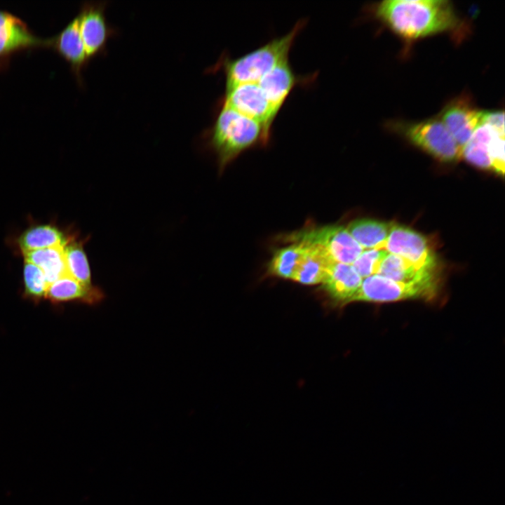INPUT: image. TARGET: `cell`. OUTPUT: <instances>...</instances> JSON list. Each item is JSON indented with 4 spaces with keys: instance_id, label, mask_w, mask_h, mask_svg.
<instances>
[{
    "instance_id": "obj_1",
    "label": "cell",
    "mask_w": 505,
    "mask_h": 505,
    "mask_svg": "<svg viewBox=\"0 0 505 505\" xmlns=\"http://www.w3.org/2000/svg\"><path fill=\"white\" fill-rule=\"evenodd\" d=\"M375 14L407 39L451 30L459 24L452 6L446 0H386L377 6Z\"/></svg>"
},
{
    "instance_id": "obj_2",
    "label": "cell",
    "mask_w": 505,
    "mask_h": 505,
    "mask_svg": "<svg viewBox=\"0 0 505 505\" xmlns=\"http://www.w3.org/2000/svg\"><path fill=\"white\" fill-rule=\"evenodd\" d=\"M218 107L214 122L205 135L222 172L243 152L257 144H267L271 133L258 121L234 109L219 102Z\"/></svg>"
},
{
    "instance_id": "obj_3",
    "label": "cell",
    "mask_w": 505,
    "mask_h": 505,
    "mask_svg": "<svg viewBox=\"0 0 505 505\" xmlns=\"http://www.w3.org/2000/svg\"><path fill=\"white\" fill-rule=\"evenodd\" d=\"M307 19L298 20L285 35L272 39L257 48L236 58L224 53L208 71L220 70L225 77V89L244 83H256L288 56L296 37L306 26Z\"/></svg>"
},
{
    "instance_id": "obj_4",
    "label": "cell",
    "mask_w": 505,
    "mask_h": 505,
    "mask_svg": "<svg viewBox=\"0 0 505 505\" xmlns=\"http://www.w3.org/2000/svg\"><path fill=\"white\" fill-rule=\"evenodd\" d=\"M437 292L438 283L435 278L403 282L375 274L363 279L361 286L348 303H390L407 299H429L435 297Z\"/></svg>"
},
{
    "instance_id": "obj_5",
    "label": "cell",
    "mask_w": 505,
    "mask_h": 505,
    "mask_svg": "<svg viewBox=\"0 0 505 505\" xmlns=\"http://www.w3.org/2000/svg\"><path fill=\"white\" fill-rule=\"evenodd\" d=\"M292 242L304 241L323 248L335 262L352 264L364 249L342 225L308 229L290 236Z\"/></svg>"
},
{
    "instance_id": "obj_6",
    "label": "cell",
    "mask_w": 505,
    "mask_h": 505,
    "mask_svg": "<svg viewBox=\"0 0 505 505\" xmlns=\"http://www.w3.org/2000/svg\"><path fill=\"white\" fill-rule=\"evenodd\" d=\"M405 135L415 144L444 161H455L462 152L440 119L403 125Z\"/></svg>"
},
{
    "instance_id": "obj_7",
    "label": "cell",
    "mask_w": 505,
    "mask_h": 505,
    "mask_svg": "<svg viewBox=\"0 0 505 505\" xmlns=\"http://www.w3.org/2000/svg\"><path fill=\"white\" fill-rule=\"evenodd\" d=\"M219 103L260 123L271 133L272 125L278 114L269 102L257 83H244L225 89Z\"/></svg>"
},
{
    "instance_id": "obj_8",
    "label": "cell",
    "mask_w": 505,
    "mask_h": 505,
    "mask_svg": "<svg viewBox=\"0 0 505 505\" xmlns=\"http://www.w3.org/2000/svg\"><path fill=\"white\" fill-rule=\"evenodd\" d=\"M382 249L431 271L437 266L436 255L426 238L405 226L393 224Z\"/></svg>"
},
{
    "instance_id": "obj_9",
    "label": "cell",
    "mask_w": 505,
    "mask_h": 505,
    "mask_svg": "<svg viewBox=\"0 0 505 505\" xmlns=\"http://www.w3.org/2000/svg\"><path fill=\"white\" fill-rule=\"evenodd\" d=\"M107 1L86 2L78 15L79 29L89 60L106 51L109 38L117 33L116 28L107 21Z\"/></svg>"
},
{
    "instance_id": "obj_10",
    "label": "cell",
    "mask_w": 505,
    "mask_h": 505,
    "mask_svg": "<svg viewBox=\"0 0 505 505\" xmlns=\"http://www.w3.org/2000/svg\"><path fill=\"white\" fill-rule=\"evenodd\" d=\"M316 76L317 73L305 76L296 74L288 59L265 74L257 83L271 105L279 112L296 87L313 83Z\"/></svg>"
},
{
    "instance_id": "obj_11",
    "label": "cell",
    "mask_w": 505,
    "mask_h": 505,
    "mask_svg": "<svg viewBox=\"0 0 505 505\" xmlns=\"http://www.w3.org/2000/svg\"><path fill=\"white\" fill-rule=\"evenodd\" d=\"M51 43L52 39L36 37L21 19L0 10V58L25 49L51 46Z\"/></svg>"
},
{
    "instance_id": "obj_12",
    "label": "cell",
    "mask_w": 505,
    "mask_h": 505,
    "mask_svg": "<svg viewBox=\"0 0 505 505\" xmlns=\"http://www.w3.org/2000/svg\"><path fill=\"white\" fill-rule=\"evenodd\" d=\"M482 112L462 99L453 101L444 109L440 120L461 152L480 124Z\"/></svg>"
},
{
    "instance_id": "obj_13",
    "label": "cell",
    "mask_w": 505,
    "mask_h": 505,
    "mask_svg": "<svg viewBox=\"0 0 505 505\" xmlns=\"http://www.w3.org/2000/svg\"><path fill=\"white\" fill-rule=\"evenodd\" d=\"M297 242L304 244V251L291 280L309 285L322 284L335 262L321 246L309 242Z\"/></svg>"
},
{
    "instance_id": "obj_14",
    "label": "cell",
    "mask_w": 505,
    "mask_h": 505,
    "mask_svg": "<svg viewBox=\"0 0 505 505\" xmlns=\"http://www.w3.org/2000/svg\"><path fill=\"white\" fill-rule=\"evenodd\" d=\"M51 46L69 63L79 80L81 69L88 63L85 46L79 29V20L76 16L55 38Z\"/></svg>"
},
{
    "instance_id": "obj_15",
    "label": "cell",
    "mask_w": 505,
    "mask_h": 505,
    "mask_svg": "<svg viewBox=\"0 0 505 505\" xmlns=\"http://www.w3.org/2000/svg\"><path fill=\"white\" fill-rule=\"evenodd\" d=\"M104 297L98 287L83 285L68 275L50 283L45 297L54 304L73 301L88 304L99 303Z\"/></svg>"
},
{
    "instance_id": "obj_16",
    "label": "cell",
    "mask_w": 505,
    "mask_h": 505,
    "mask_svg": "<svg viewBox=\"0 0 505 505\" xmlns=\"http://www.w3.org/2000/svg\"><path fill=\"white\" fill-rule=\"evenodd\" d=\"M363 278L351 264L335 262L322 283L325 292L339 303L348 304Z\"/></svg>"
},
{
    "instance_id": "obj_17",
    "label": "cell",
    "mask_w": 505,
    "mask_h": 505,
    "mask_svg": "<svg viewBox=\"0 0 505 505\" xmlns=\"http://www.w3.org/2000/svg\"><path fill=\"white\" fill-rule=\"evenodd\" d=\"M74 235L64 232L55 224H35L25 229L16 243L21 253L56 247L65 246Z\"/></svg>"
},
{
    "instance_id": "obj_18",
    "label": "cell",
    "mask_w": 505,
    "mask_h": 505,
    "mask_svg": "<svg viewBox=\"0 0 505 505\" xmlns=\"http://www.w3.org/2000/svg\"><path fill=\"white\" fill-rule=\"evenodd\" d=\"M393 224L372 219H358L351 222L347 231L364 249H382Z\"/></svg>"
},
{
    "instance_id": "obj_19",
    "label": "cell",
    "mask_w": 505,
    "mask_h": 505,
    "mask_svg": "<svg viewBox=\"0 0 505 505\" xmlns=\"http://www.w3.org/2000/svg\"><path fill=\"white\" fill-rule=\"evenodd\" d=\"M64 246H56L22 253L24 261L39 267L48 285L68 275L64 252ZM69 276V275H68Z\"/></svg>"
},
{
    "instance_id": "obj_20",
    "label": "cell",
    "mask_w": 505,
    "mask_h": 505,
    "mask_svg": "<svg viewBox=\"0 0 505 505\" xmlns=\"http://www.w3.org/2000/svg\"><path fill=\"white\" fill-rule=\"evenodd\" d=\"M377 274L403 282L420 281L435 278L434 271L421 268L400 256L391 253L383 260Z\"/></svg>"
},
{
    "instance_id": "obj_21",
    "label": "cell",
    "mask_w": 505,
    "mask_h": 505,
    "mask_svg": "<svg viewBox=\"0 0 505 505\" xmlns=\"http://www.w3.org/2000/svg\"><path fill=\"white\" fill-rule=\"evenodd\" d=\"M83 243L74 235L63 247L64 257L68 275L83 285H91V272Z\"/></svg>"
},
{
    "instance_id": "obj_22",
    "label": "cell",
    "mask_w": 505,
    "mask_h": 505,
    "mask_svg": "<svg viewBox=\"0 0 505 505\" xmlns=\"http://www.w3.org/2000/svg\"><path fill=\"white\" fill-rule=\"evenodd\" d=\"M304 251V245L301 242H293L290 245L278 249L269 263V273L281 278L291 279Z\"/></svg>"
},
{
    "instance_id": "obj_23",
    "label": "cell",
    "mask_w": 505,
    "mask_h": 505,
    "mask_svg": "<svg viewBox=\"0 0 505 505\" xmlns=\"http://www.w3.org/2000/svg\"><path fill=\"white\" fill-rule=\"evenodd\" d=\"M23 285L24 296L37 302L45 298L48 283L39 267L24 261Z\"/></svg>"
},
{
    "instance_id": "obj_24",
    "label": "cell",
    "mask_w": 505,
    "mask_h": 505,
    "mask_svg": "<svg viewBox=\"0 0 505 505\" xmlns=\"http://www.w3.org/2000/svg\"><path fill=\"white\" fill-rule=\"evenodd\" d=\"M388 254L384 249L364 250L351 265L363 279L378 274L381 264Z\"/></svg>"
}]
</instances>
